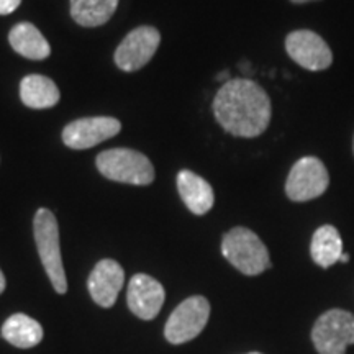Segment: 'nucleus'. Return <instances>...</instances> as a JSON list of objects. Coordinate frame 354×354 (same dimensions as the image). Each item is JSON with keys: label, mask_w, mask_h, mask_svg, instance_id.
<instances>
[{"label": "nucleus", "mask_w": 354, "mask_h": 354, "mask_svg": "<svg viewBox=\"0 0 354 354\" xmlns=\"http://www.w3.org/2000/svg\"><path fill=\"white\" fill-rule=\"evenodd\" d=\"M214 113L216 122L230 135L256 138L271 123L272 105L258 82L251 79H230L216 92Z\"/></svg>", "instance_id": "1"}, {"label": "nucleus", "mask_w": 354, "mask_h": 354, "mask_svg": "<svg viewBox=\"0 0 354 354\" xmlns=\"http://www.w3.org/2000/svg\"><path fill=\"white\" fill-rule=\"evenodd\" d=\"M221 253L232 266L246 276H258L271 268L268 248L251 230H230L221 241Z\"/></svg>", "instance_id": "2"}, {"label": "nucleus", "mask_w": 354, "mask_h": 354, "mask_svg": "<svg viewBox=\"0 0 354 354\" xmlns=\"http://www.w3.org/2000/svg\"><path fill=\"white\" fill-rule=\"evenodd\" d=\"M33 230L38 254L44 271H46L57 294H66L68 281H66L63 259H61L59 228H57V221L53 212L48 209H39L35 215Z\"/></svg>", "instance_id": "3"}, {"label": "nucleus", "mask_w": 354, "mask_h": 354, "mask_svg": "<svg viewBox=\"0 0 354 354\" xmlns=\"http://www.w3.org/2000/svg\"><path fill=\"white\" fill-rule=\"evenodd\" d=\"M97 169L115 183L148 185L154 180V167L143 153L128 148L102 151L95 159Z\"/></svg>", "instance_id": "4"}, {"label": "nucleus", "mask_w": 354, "mask_h": 354, "mask_svg": "<svg viewBox=\"0 0 354 354\" xmlns=\"http://www.w3.org/2000/svg\"><path fill=\"white\" fill-rule=\"evenodd\" d=\"M312 339L320 354H344L354 344V315L346 310H328L317 320Z\"/></svg>", "instance_id": "5"}, {"label": "nucleus", "mask_w": 354, "mask_h": 354, "mask_svg": "<svg viewBox=\"0 0 354 354\" xmlns=\"http://www.w3.org/2000/svg\"><path fill=\"white\" fill-rule=\"evenodd\" d=\"M330 185L326 166L315 156L300 158L286 180V194L294 202H308L320 197Z\"/></svg>", "instance_id": "6"}, {"label": "nucleus", "mask_w": 354, "mask_h": 354, "mask_svg": "<svg viewBox=\"0 0 354 354\" xmlns=\"http://www.w3.org/2000/svg\"><path fill=\"white\" fill-rule=\"evenodd\" d=\"M210 317V304L202 295L185 299L166 322L165 335L172 344H183L201 335Z\"/></svg>", "instance_id": "7"}, {"label": "nucleus", "mask_w": 354, "mask_h": 354, "mask_svg": "<svg viewBox=\"0 0 354 354\" xmlns=\"http://www.w3.org/2000/svg\"><path fill=\"white\" fill-rule=\"evenodd\" d=\"M159 43L161 35L154 26H138L118 44L115 51V64L125 73H135L151 61Z\"/></svg>", "instance_id": "8"}, {"label": "nucleus", "mask_w": 354, "mask_h": 354, "mask_svg": "<svg viewBox=\"0 0 354 354\" xmlns=\"http://www.w3.org/2000/svg\"><path fill=\"white\" fill-rule=\"evenodd\" d=\"M286 51L307 71H326L333 63V53L320 35L310 30H297L287 35Z\"/></svg>", "instance_id": "9"}, {"label": "nucleus", "mask_w": 354, "mask_h": 354, "mask_svg": "<svg viewBox=\"0 0 354 354\" xmlns=\"http://www.w3.org/2000/svg\"><path fill=\"white\" fill-rule=\"evenodd\" d=\"M122 130V123L113 117H88L71 122L63 131V141L73 149H88L104 143Z\"/></svg>", "instance_id": "10"}, {"label": "nucleus", "mask_w": 354, "mask_h": 354, "mask_svg": "<svg viewBox=\"0 0 354 354\" xmlns=\"http://www.w3.org/2000/svg\"><path fill=\"white\" fill-rule=\"evenodd\" d=\"M165 287L148 274H136L128 284V307L141 320H153L165 304Z\"/></svg>", "instance_id": "11"}, {"label": "nucleus", "mask_w": 354, "mask_h": 354, "mask_svg": "<svg viewBox=\"0 0 354 354\" xmlns=\"http://www.w3.org/2000/svg\"><path fill=\"white\" fill-rule=\"evenodd\" d=\"M123 284H125V272L122 266L113 259L99 261L87 281L88 292L94 302L105 308L112 307L117 302Z\"/></svg>", "instance_id": "12"}, {"label": "nucleus", "mask_w": 354, "mask_h": 354, "mask_svg": "<svg viewBox=\"0 0 354 354\" xmlns=\"http://www.w3.org/2000/svg\"><path fill=\"white\" fill-rule=\"evenodd\" d=\"M177 190L185 207L196 215H205L214 207L215 196L212 185L196 172L184 169L177 174Z\"/></svg>", "instance_id": "13"}, {"label": "nucleus", "mask_w": 354, "mask_h": 354, "mask_svg": "<svg viewBox=\"0 0 354 354\" xmlns=\"http://www.w3.org/2000/svg\"><path fill=\"white\" fill-rule=\"evenodd\" d=\"M8 41H10L13 50L26 59L43 61L51 55L50 43L44 39L37 26L28 24V21L13 26L8 33Z\"/></svg>", "instance_id": "14"}, {"label": "nucleus", "mask_w": 354, "mask_h": 354, "mask_svg": "<svg viewBox=\"0 0 354 354\" xmlns=\"http://www.w3.org/2000/svg\"><path fill=\"white\" fill-rule=\"evenodd\" d=\"M59 88L50 77L30 74L20 82V99L30 109H50L59 102Z\"/></svg>", "instance_id": "15"}, {"label": "nucleus", "mask_w": 354, "mask_h": 354, "mask_svg": "<svg viewBox=\"0 0 354 354\" xmlns=\"http://www.w3.org/2000/svg\"><path fill=\"white\" fill-rule=\"evenodd\" d=\"M2 336L13 346L28 349L41 343L43 328L37 320L25 315V313H15L3 323Z\"/></svg>", "instance_id": "16"}, {"label": "nucleus", "mask_w": 354, "mask_h": 354, "mask_svg": "<svg viewBox=\"0 0 354 354\" xmlns=\"http://www.w3.org/2000/svg\"><path fill=\"white\" fill-rule=\"evenodd\" d=\"M310 254L320 268H330L338 263L343 254V240L333 225H323L313 233Z\"/></svg>", "instance_id": "17"}, {"label": "nucleus", "mask_w": 354, "mask_h": 354, "mask_svg": "<svg viewBox=\"0 0 354 354\" xmlns=\"http://www.w3.org/2000/svg\"><path fill=\"white\" fill-rule=\"evenodd\" d=\"M118 0H71V17L82 26H100L112 19Z\"/></svg>", "instance_id": "18"}, {"label": "nucleus", "mask_w": 354, "mask_h": 354, "mask_svg": "<svg viewBox=\"0 0 354 354\" xmlns=\"http://www.w3.org/2000/svg\"><path fill=\"white\" fill-rule=\"evenodd\" d=\"M21 0H0V15H8V13L15 12Z\"/></svg>", "instance_id": "19"}, {"label": "nucleus", "mask_w": 354, "mask_h": 354, "mask_svg": "<svg viewBox=\"0 0 354 354\" xmlns=\"http://www.w3.org/2000/svg\"><path fill=\"white\" fill-rule=\"evenodd\" d=\"M230 79H232V77L228 76V71H223V73H220V76H216V81H225V82H228ZM225 82H223V84H225Z\"/></svg>", "instance_id": "20"}, {"label": "nucleus", "mask_w": 354, "mask_h": 354, "mask_svg": "<svg viewBox=\"0 0 354 354\" xmlns=\"http://www.w3.org/2000/svg\"><path fill=\"white\" fill-rule=\"evenodd\" d=\"M3 289H6V277H3L2 271H0V294H2Z\"/></svg>", "instance_id": "21"}, {"label": "nucleus", "mask_w": 354, "mask_h": 354, "mask_svg": "<svg viewBox=\"0 0 354 354\" xmlns=\"http://www.w3.org/2000/svg\"><path fill=\"white\" fill-rule=\"evenodd\" d=\"M339 261H342V263H348V261H349V256H348L346 253H343V254H342V258H339Z\"/></svg>", "instance_id": "22"}, {"label": "nucleus", "mask_w": 354, "mask_h": 354, "mask_svg": "<svg viewBox=\"0 0 354 354\" xmlns=\"http://www.w3.org/2000/svg\"><path fill=\"white\" fill-rule=\"evenodd\" d=\"M240 69H241V71H250V64H248V63L243 64V63H241V64H240Z\"/></svg>", "instance_id": "23"}, {"label": "nucleus", "mask_w": 354, "mask_h": 354, "mask_svg": "<svg viewBox=\"0 0 354 354\" xmlns=\"http://www.w3.org/2000/svg\"><path fill=\"white\" fill-rule=\"evenodd\" d=\"M290 2H294V3H307V2H312V0H290Z\"/></svg>", "instance_id": "24"}, {"label": "nucleus", "mask_w": 354, "mask_h": 354, "mask_svg": "<svg viewBox=\"0 0 354 354\" xmlns=\"http://www.w3.org/2000/svg\"><path fill=\"white\" fill-rule=\"evenodd\" d=\"M248 354H261V353H248Z\"/></svg>", "instance_id": "25"}, {"label": "nucleus", "mask_w": 354, "mask_h": 354, "mask_svg": "<svg viewBox=\"0 0 354 354\" xmlns=\"http://www.w3.org/2000/svg\"><path fill=\"white\" fill-rule=\"evenodd\" d=\"M353 151H354V140H353Z\"/></svg>", "instance_id": "26"}]
</instances>
